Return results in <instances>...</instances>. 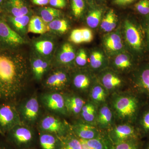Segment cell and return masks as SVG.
Returning <instances> with one entry per match:
<instances>
[{
  "instance_id": "ee69618b",
  "label": "cell",
  "mask_w": 149,
  "mask_h": 149,
  "mask_svg": "<svg viewBox=\"0 0 149 149\" xmlns=\"http://www.w3.org/2000/svg\"><path fill=\"white\" fill-rule=\"evenodd\" d=\"M135 1L136 0H114V2L118 5L125 6Z\"/></svg>"
},
{
  "instance_id": "f907efd6",
  "label": "cell",
  "mask_w": 149,
  "mask_h": 149,
  "mask_svg": "<svg viewBox=\"0 0 149 149\" xmlns=\"http://www.w3.org/2000/svg\"><path fill=\"white\" fill-rule=\"evenodd\" d=\"M0 149H3L2 148H1V147H0Z\"/></svg>"
},
{
  "instance_id": "9c48e42d",
  "label": "cell",
  "mask_w": 149,
  "mask_h": 149,
  "mask_svg": "<svg viewBox=\"0 0 149 149\" xmlns=\"http://www.w3.org/2000/svg\"><path fill=\"white\" fill-rule=\"evenodd\" d=\"M25 43V41L21 35L3 20L0 19V45L6 47H16Z\"/></svg>"
},
{
  "instance_id": "5bb4252c",
  "label": "cell",
  "mask_w": 149,
  "mask_h": 149,
  "mask_svg": "<svg viewBox=\"0 0 149 149\" xmlns=\"http://www.w3.org/2000/svg\"><path fill=\"white\" fill-rule=\"evenodd\" d=\"M103 44L107 52L111 55L123 52V42L121 34L118 31L109 32L105 35Z\"/></svg>"
},
{
  "instance_id": "52a82bcc",
  "label": "cell",
  "mask_w": 149,
  "mask_h": 149,
  "mask_svg": "<svg viewBox=\"0 0 149 149\" xmlns=\"http://www.w3.org/2000/svg\"><path fill=\"white\" fill-rule=\"evenodd\" d=\"M40 107L37 96H32L22 105L19 111L22 122L33 125L39 118Z\"/></svg>"
},
{
  "instance_id": "30bf717a",
  "label": "cell",
  "mask_w": 149,
  "mask_h": 149,
  "mask_svg": "<svg viewBox=\"0 0 149 149\" xmlns=\"http://www.w3.org/2000/svg\"><path fill=\"white\" fill-rule=\"evenodd\" d=\"M124 37L129 47L136 52H140L143 47V39L139 27L130 20L124 23Z\"/></svg>"
},
{
  "instance_id": "7bdbcfd3",
  "label": "cell",
  "mask_w": 149,
  "mask_h": 149,
  "mask_svg": "<svg viewBox=\"0 0 149 149\" xmlns=\"http://www.w3.org/2000/svg\"><path fill=\"white\" fill-rule=\"evenodd\" d=\"M49 3L56 8H63L66 6L65 0H50Z\"/></svg>"
},
{
  "instance_id": "603a6c76",
  "label": "cell",
  "mask_w": 149,
  "mask_h": 149,
  "mask_svg": "<svg viewBox=\"0 0 149 149\" xmlns=\"http://www.w3.org/2000/svg\"><path fill=\"white\" fill-rule=\"evenodd\" d=\"M58 138L60 143L59 149H82L80 139L71 130L64 136Z\"/></svg>"
},
{
  "instance_id": "ab89813d",
  "label": "cell",
  "mask_w": 149,
  "mask_h": 149,
  "mask_svg": "<svg viewBox=\"0 0 149 149\" xmlns=\"http://www.w3.org/2000/svg\"><path fill=\"white\" fill-rule=\"evenodd\" d=\"M70 40L75 44H80L83 43L81 29H76L72 30L70 36Z\"/></svg>"
},
{
  "instance_id": "7a4b0ae2",
  "label": "cell",
  "mask_w": 149,
  "mask_h": 149,
  "mask_svg": "<svg viewBox=\"0 0 149 149\" xmlns=\"http://www.w3.org/2000/svg\"><path fill=\"white\" fill-rule=\"evenodd\" d=\"M111 108L115 118L123 123H130L137 116L139 102L136 97L128 93H116L112 94Z\"/></svg>"
},
{
  "instance_id": "836d02e7",
  "label": "cell",
  "mask_w": 149,
  "mask_h": 149,
  "mask_svg": "<svg viewBox=\"0 0 149 149\" xmlns=\"http://www.w3.org/2000/svg\"><path fill=\"white\" fill-rule=\"evenodd\" d=\"M49 31L59 33H65L68 28V22L65 19L57 18L47 24Z\"/></svg>"
},
{
  "instance_id": "f1b7e54d",
  "label": "cell",
  "mask_w": 149,
  "mask_h": 149,
  "mask_svg": "<svg viewBox=\"0 0 149 149\" xmlns=\"http://www.w3.org/2000/svg\"><path fill=\"white\" fill-rule=\"evenodd\" d=\"M135 84L141 92L149 95V66L139 71L135 79Z\"/></svg>"
},
{
  "instance_id": "d6a6232c",
  "label": "cell",
  "mask_w": 149,
  "mask_h": 149,
  "mask_svg": "<svg viewBox=\"0 0 149 149\" xmlns=\"http://www.w3.org/2000/svg\"><path fill=\"white\" fill-rule=\"evenodd\" d=\"M40 17L47 24L56 19L60 18L61 15V12L54 8L45 7L40 10Z\"/></svg>"
},
{
  "instance_id": "8fae6325",
  "label": "cell",
  "mask_w": 149,
  "mask_h": 149,
  "mask_svg": "<svg viewBox=\"0 0 149 149\" xmlns=\"http://www.w3.org/2000/svg\"><path fill=\"white\" fill-rule=\"evenodd\" d=\"M41 100L44 106L50 111L62 115L68 113L62 94L57 92L45 93L41 96Z\"/></svg>"
},
{
  "instance_id": "d6986e66",
  "label": "cell",
  "mask_w": 149,
  "mask_h": 149,
  "mask_svg": "<svg viewBox=\"0 0 149 149\" xmlns=\"http://www.w3.org/2000/svg\"><path fill=\"white\" fill-rule=\"evenodd\" d=\"M64 97L68 113L75 116L80 114L86 103L84 99L75 95H65Z\"/></svg>"
},
{
  "instance_id": "83f0119b",
  "label": "cell",
  "mask_w": 149,
  "mask_h": 149,
  "mask_svg": "<svg viewBox=\"0 0 149 149\" xmlns=\"http://www.w3.org/2000/svg\"><path fill=\"white\" fill-rule=\"evenodd\" d=\"M49 31L47 24L40 16H34L31 17L27 27V32L42 35Z\"/></svg>"
},
{
  "instance_id": "d4e9b609",
  "label": "cell",
  "mask_w": 149,
  "mask_h": 149,
  "mask_svg": "<svg viewBox=\"0 0 149 149\" xmlns=\"http://www.w3.org/2000/svg\"><path fill=\"white\" fill-rule=\"evenodd\" d=\"M97 107L91 101L86 102L80 112V115L84 122L96 125Z\"/></svg>"
},
{
  "instance_id": "e575fe53",
  "label": "cell",
  "mask_w": 149,
  "mask_h": 149,
  "mask_svg": "<svg viewBox=\"0 0 149 149\" xmlns=\"http://www.w3.org/2000/svg\"><path fill=\"white\" fill-rule=\"evenodd\" d=\"M102 11L101 9H95L91 11L86 18V22L89 27L96 28L101 23Z\"/></svg>"
},
{
  "instance_id": "5b68a950",
  "label": "cell",
  "mask_w": 149,
  "mask_h": 149,
  "mask_svg": "<svg viewBox=\"0 0 149 149\" xmlns=\"http://www.w3.org/2000/svg\"><path fill=\"white\" fill-rule=\"evenodd\" d=\"M107 134L113 145L137 139L136 130L128 123H122L113 126L108 130Z\"/></svg>"
},
{
  "instance_id": "7dc6e473",
  "label": "cell",
  "mask_w": 149,
  "mask_h": 149,
  "mask_svg": "<svg viewBox=\"0 0 149 149\" xmlns=\"http://www.w3.org/2000/svg\"><path fill=\"white\" fill-rule=\"evenodd\" d=\"M3 131H2V130H1V128H0V135H3Z\"/></svg>"
},
{
  "instance_id": "681fc988",
  "label": "cell",
  "mask_w": 149,
  "mask_h": 149,
  "mask_svg": "<svg viewBox=\"0 0 149 149\" xmlns=\"http://www.w3.org/2000/svg\"><path fill=\"white\" fill-rule=\"evenodd\" d=\"M146 149H149V146H148V147H147V148Z\"/></svg>"
},
{
  "instance_id": "d590c367",
  "label": "cell",
  "mask_w": 149,
  "mask_h": 149,
  "mask_svg": "<svg viewBox=\"0 0 149 149\" xmlns=\"http://www.w3.org/2000/svg\"><path fill=\"white\" fill-rule=\"evenodd\" d=\"M72 13L76 18H80L85 9L84 0H71Z\"/></svg>"
},
{
  "instance_id": "9a60e30c",
  "label": "cell",
  "mask_w": 149,
  "mask_h": 149,
  "mask_svg": "<svg viewBox=\"0 0 149 149\" xmlns=\"http://www.w3.org/2000/svg\"><path fill=\"white\" fill-rule=\"evenodd\" d=\"M114 119L113 111L106 103L98 107L96 125L100 129L108 130L112 127Z\"/></svg>"
},
{
  "instance_id": "3957f363",
  "label": "cell",
  "mask_w": 149,
  "mask_h": 149,
  "mask_svg": "<svg viewBox=\"0 0 149 149\" xmlns=\"http://www.w3.org/2000/svg\"><path fill=\"white\" fill-rule=\"evenodd\" d=\"M22 123L19 112L15 106L9 104H0V128L3 133L9 132Z\"/></svg>"
},
{
  "instance_id": "6da1fadb",
  "label": "cell",
  "mask_w": 149,
  "mask_h": 149,
  "mask_svg": "<svg viewBox=\"0 0 149 149\" xmlns=\"http://www.w3.org/2000/svg\"><path fill=\"white\" fill-rule=\"evenodd\" d=\"M28 76L27 61L22 54L0 49V100L16 98L24 89Z\"/></svg>"
},
{
  "instance_id": "8d00e7d4",
  "label": "cell",
  "mask_w": 149,
  "mask_h": 149,
  "mask_svg": "<svg viewBox=\"0 0 149 149\" xmlns=\"http://www.w3.org/2000/svg\"><path fill=\"white\" fill-rule=\"evenodd\" d=\"M139 144L137 139H131L113 145L111 149H138Z\"/></svg>"
},
{
  "instance_id": "ba28073f",
  "label": "cell",
  "mask_w": 149,
  "mask_h": 149,
  "mask_svg": "<svg viewBox=\"0 0 149 149\" xmlns=\"http://www.w3.org/2000/svg\"><path fill=\"white\" fill-rule=\"evenodd\" d=\"M70 80V75L66 71L62 69H56L48 75L44 85L52 92H57L66 88Z\"/></svg>"
},
{
  "instance_id": "f6af8a7d",
  "label": "cell",
  "mask_w": 149,
  "mask_h": 149,
  "mask_svg": "<svg viewBox=\"0 0 149 149\" xmlns=\"http://www.w3.org/2000/svg\"><path fill=\"white\" fill-rule=\"evenodd\" d=\"M32 2L38 6H45L49 3L50 0H32Z\"/></svg>"
},
{
  "instance_id": "7402d4cb",
  "label": "cell",
  "mask_w": 149,
  "mask_h": 149,
  "mask_svg": "<svg viewBox=\"0 0 149 149\" xmlns=\"http://www.w3.org/2000/svg\"><path fill=\"white\" fill-rule=\"evenodd\" d=\"M6 7L12 16L19 17L29 14V9L23 0H9Z\"/></svg>"
},
{
  "instance_id": "4dcf8cb0",
  "label": "cell",
  "mask_w": 149,
  "mask_h": 149,
  "mask_svg": "<svg viewBox=\"0 0 149 149\" xmlns=\"http://www.w3.org/2000/svg\"><path fill=\"white\" fill-rule=\"evenodd\" d=\"M83 140L88 146L93 149H111L113 146V144L107 134L103 133L97 138L91 140Z\"/></svg>"
},
{
  "instance_id": "1f68e13d",
  "label": "cell",
  "mask_w": 149,
  "mask_h": 149,
  "mask_svg": "<svg viewBox=\"0 0 149 149\" xmlns=\"http://www.w3.org/2000/svg\"><path fill=\"white\" fill-rule=\"evenodd\" d=\"M101 27L104 32H112L116 26L117 18L113 10H110L101 22Z\"/></svg>"
},
{
  "instance_id": "277c9868",
  "label": "cell",
  "mask_w": 149,
  "mask_h": 149,
  "mask_svg": "<svg viewBox=\"0 0 149 149\" xmlns=\"http://www.w3.org/2000/svg\"><path fill=\"white\" fill-rule=\"evenodd\" d=\"M39 127L41 132L52 133L58 137L64 136L69 131L66 123L52 115L43 117L40 120Z\"/></svg>"
},
{
  "instance_id": "4316f807",
  "label": "cell",
  "mask_w": 149,
  "mask_h": 149,
  "mask_svg": "<svg viewBox=\"0 0 149 149\" xmlns=\"http://www.w3.org/2000/svg\"><path fill=\"white\" fill-rule=\"evenodd\" d=\"M34 47L39 55L47 59L50 57L54 49L53 42L49 40H40L35 42Z\"/></svg>"
},
{
  "instance_id": "f546056e",
  "label": "cell",
  "mask_w": 149,
  "mask_h": 149,
  "mask_svg": "<svg viewBox=\"0 0 149 149\" xmlns=\"http://www.w3.org/2000/svg\"><path fill=\"white\" fill-rule=\"evenodd\" d=\"M40 146L42 149H59L58 137L52 133L42 132L40 136Z\"/></svg>"
},
{
  "instance_id": "e0dca14e",
  "label": "cell",
  "mask_w": 149,
  "mask_h": 149,
  "mask_svg": "<svg viewBox=\"0 0 149 149\" xmlns=\"http://www.w3.org/2000/svg\"><path fill=\"white\" fill-rule=\"evenodd\" d=\"M30 62L34 77L36 80L40 81L49 69V61L41 56H34Z\"/></svg>"
},
{
  "instance_id": "60d3db41",
  "label": "cell",
  "mask_w": 149,
  "mask_h": 149,
  "mask_svg": "<svg viewBox=\"0 0 149 149\" xmlns=\"http://www.w3.org/2000/svg\"><path fill=\"white\" fill-rule=\"evenodd\" d=\"M83 35V42L89 43L93 40V35L92 31L88 28L81 29Z\"/></svg>"
},
{
  "instance_id": "2e32d148",
  "label": "cell",
  "mask_w": 149,
  "mask_h": 149,
  "mask_svg": "<svg viewBox=\"0 0 149 149\" xmlns=\"http://www.w3.org/2000/svg\"><path fill=\"white\" fill-rule=\"evenodd\" d=\"M90 101L98 107L106 103L109 94L100 82L96 79L94 80L89 92Z\"/></svg>"
},
{
  "instance_id": "f35d334b",
  "label": "cell",
  "mask_w": 149,
  "mask_h": 149,
  "mask_svg": "<svg viewBox=\"0 0 149 149\" xmlns=\"http://www.w3.org/2000/svg\"><path fill=\"white\" fill-rule=\"evenodd\" d=\"M136 10L143 15L149 14V0H141L135 5Z\"/></svg>"
},
{
  "instance_id": "7c38bea8",
  "label": "cell",
  "mask_w": 149,
  "mask_h": 149,
  "mask_svg": "<svg viewBox=\"0 0 149 149\" xmlns=\"http://www.w3.org/2000/svg\"><path fill=\"white\" fill-rule=\"evenodd\" d=\"M9 132L12 141L19 147L23 148L29 146L33 142L35 137L32 128L24 123L17 125Z\"/></svg>"
},
{
  "instance_id": "ac0fdd59",
  "label": "cell",
  "mask_w": 149,
  "mask_h": 149,
  "mask_svg": "<svg viewBox=\"0 0 149 149\" xmlns=\"http://www.w3.org/2000/svg\"><path fill=\"white\" fill-rule=\"evenodd\" d=\"M94 79L87 72H79L74 74L72 78L73 88L80 93L89 92Z\"/></svg>"
},
{
  "instance_id": "c3c4849f",
  "label": "cell",
  "mask_w": 149,
  "mask_h": 149,
  "mask_svg": "<svg viewBox=\"0 0 149 149\" xmlns=\"http://www.w3.org/2000/svg\"><path fill=\"white\" fill-rule=\"evenodd\" d=\"M5 0H0V4H1Z\"/></svg>"
},
{
  "instance_id": "bcb514c9",
  "label": "cell",
  "mask_w": 149,
  "mask_h": 149,
  "mask_svg": "<svg viewBox=\"0 0 149 149\" xmlns=\"http://www.w3.org/2000/svg\"><path fill=\"white\" fill-rule=\"evenodd\" d=\"M147 36H148V39L149 41V24L148 26V29H147Z\"/></svg>"
},
{
  "instance_id": "44dd1931",
  "label": "cell",
  "mask_w": 149,
  "mask_h": 149,
  "mask_svg": "<svg viewBox=\"0 0 149 149\" xmlns=\"http://www.w3.org/2000/svg\"><path fill=\"white\" fill-rule=\"evenodd\" d=\"M76 54L74 48L71 44L64 43L62 45L58 54V61L62 65H68L74 61Z\"/></svg>"
},
{
  "instance_id": "4fadbf2b",
  "label": "cell",
  "mask_w": 149,
  "mask_h": 149,
  "mask_svg": "<svg viewBox=\"0 0 149 149\" xmlns=\"http://www.w3.org/2000/svg\"><path fill=\"white\" fill-rule=\"evenodd\" d=\"M70 129L78 139L84 140L97 138L103 133L96 126L85 122L76 123L72 125Z\"/></svg>"
},
{
  "instance_id": "ffe728a7",
  "label": "cell",
  "mask_w": 149,
  "mask_h": 149,
  "mask_svg": "<svg viewBox=\"0 0 149 149\" xmlns=\"http://www.w3.org/2000/svg\"><path fill=\"white\" fill-rule=\"evenodd\" d=\"M133 61L129 54L123 52L116 55L112 62L113 70L117 72H126L133 66Z\"/></svg>"
},
{
  "instance_id": "b9f144b4",
  "label": "cell",
  "mask_w": 149,
  "mask_h": 149,
  "mask_svg": "<svg viewBox=\"0 0 149 149\" xmlns=\"http://www.w3.org/2000/svg\"><path fill=\"white\" fill-rule=\"evenodd\" d=\"M141 125L145 132H149V109L144 113L141 119Z\"/></svg>"
},
{
  "instance_id": "8992f818",
  "label": "cell",
  "mask_w": 149,
  "mask_h": 149,
  "mask_svg": "<svg viewBox=\"0 0 149 149\" xmlns=\"http://www.w3.org/2000/svg\"><path fill=\"white\" fill-rule=\"evenodd\" d=\"M97 79L109 95L118 93L124 85L122 78L110 68H106L100 72Z\"/></svg>"
},
{
  "instance_id": "cb8c5ba5",
  "label": "cell",
  "mask_w": 149,
  "mask_h": 149,
  "mask_svg": "<svg viewBox=\"0 0 149 149\" xmlns=\"http://www.w3.org/2000/svg\"><path fill=\"white\" fill-rule=\"evenodd\" d=\"M29 14L19 17H9L8 20L13 27L14 30L22 37L27 30L28 24L30 20Z\"/></svg>"
},
{
  "instance_id": "74e56055",
  "label": "cell",
  "mask_w": 149,
  "mask_h": 149,
  "mask_svg": "<svg viewBox=\"0 0 149 149\" xmlns=\"http://www.w3.org/2000/svg\"><path fill=\"white\" fill-rule=\"evenodd\" d=\"M74 62L79 67H84L86 66L88 63V56L84 49H80L78 51L75 57Z\"/></svg>"
},
{
  "instance_id": "484cf974",
  "label": "cell",
  "mask_w": 149,
  "mask_h": 149,
  "mask_svg": "<svg viewBox=\"0 0 149 149\" xmlns=\"http://www.w3.org/2000/svg\"><path fill=\"white\" fill-rule=\"evenodd\" d=\"M90 64L91 68L95 71L100 72L106 68V58L101 51L96 49L91 52Z\"/></svg>"
}]
</instances>
